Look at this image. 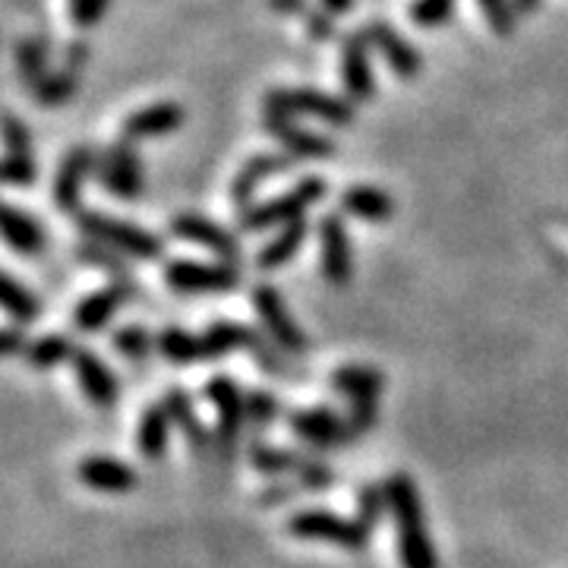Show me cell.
<instances>
[{
	"label": "cell",
	"instance_id": "6da1fadb",
	"mask_svg": "<svg viewBox=\"0 0 568 568\" xmlns=\"http://www.w3.org/2000/svg\"><path fill=\"white\" fill-rule=\"evenodd\" d=\"M388 518L395 528V549L402 568H439V552L426 528L424 503L414 477L405 470L388 474Z\"/></svg>",
	"mask_w": 568,
	"mask_h": 568
},
{
	"label": "cell",
	"instance_id": "7a4b0ae2",
	"mask_svg": "<svg viewBox=\"0 0 568 568\" xmlns=\"http://www.w3.org/2000/svg\"><path fill=\"white\" fill-rule=\"evenodd\" d=\"M205 398L215 407V458L227 465L234 462L246 433V392L234 383V376L215 373L205 383Z\"/></svg>",
	"mask_w": 568,
	"mask_h": 568
},
{
	"label": "cell",
	"instance_id": "3957f363",
	"mask_svg": "<svg viewBox=\"0 0 568 568\" xmlns=\"http://www.w3.org/2000/svg\"><path fill=\"white\" fill-rule=\"evenodd\" d=\"M325 193H328V183L323 178H304L282 196H272L265 203L241 209L237 224H241V231H265V227H284V224L301 222L313 205L323 203Z\"/></svg>",
	"mask_w": 568,
	"mask_h": 568
},
{
	"label": "cell",
	"instance_id": "277c9868",
	"mask_svg": "<svg viewBox=\"0 0 568 568\" xmlns=\"http://www.w3.org/2000/svg\"><path fill=\"white\" fill-rule=\"evenodd\" d=\"M80 231L89 237V241H99L108 250L121 253L126 260H142V263H155L162 260L164 241L142 231L140 224L121 222V219H111V215H102V212H80Z\"/></svg>",
	"mask_w": 568,
	"mask_h": 568
},
{
	"label": "cell",
	"instance_id": "5b68a950",
	"mask_svg": "<svg viewBox=\"0 0 568 568\" xmlns=\"http://www.w3.org/2000/svg\"><path fill=\"white\" fill-rule=\"evenodd\" d=\"M287 534L294 540H313V544H332V547L351 549V552H361L369 544V534L373 530L364 528L357 518H345L338 511H328V508H297L291 518H287Z\"/></svg>",
	"mask_w": 568,
	"mask_h": 568
},
{
	"label": "cell",
	"instance_id": "8992f818",
	"mask_svg": "<svg viewBox=\"0 0 568 568\" xmlns=\"http://www.w3.org/2000/svg\"><path fill=\"white\" fill-rule=\"evenodd\" d=\"M265 111L275 114H304V118H316V121L332 123V126H351L357 121V108L351 99H338L320 89H275L265 99Z\"/></svg>",
	"mask_w": 568,
	"mask_h": 568
},
{
	"label": "cell",
	"instance_id": "52a82bcc",
	"mask_svg": "<svg viewBox=\"0 0 568 568\" xmlns=\"http://www.w3.org/2000/svg\"><path fill=\"white\" fill-rule=\"evenodd\" d=\"M250 297H253V310H256V316L263 323L265 335L282 347V351H287L291 357H304L306 351H310V338H306L304 328L297 325V320L291 316L282 291L275 284L263 282L253 287Z\"/></svg>",
	"mask_w": 568,
	"mask_h": 568
},
{
	"label": "cell",
	"instance_id": "ba28073f",
	"mask_svg": "<svg viewBox=\"0 0 568 568\" xmlns=\"http://www.w3.org/2000/svg\"><path fill=\"white\" fill-rule=\"evenodd\" d=\"M287 429L313 452L345 448L357 439L345 414H338L332 407H297L287 414Z\"/></svg>",
	"mask_w": 568,
	"mask_h": 568
},
{
	"label": "cell",
	"instance_id": "9c48e42d",
	"mask_svg": "<svg viewBox=\"0 0 568 568\" xmlns=\"http://www.w3.org/2000/svg\"><path fill=\"white\" fill-rule=\"evenodd\" d=\"M164 284L178 294H231L241 287V268L227 263H164Z\"/></svg>",
	"mask_w": 568,
	"mask_h": 568
},
{
	"label": "cell",
	"instance_id": "30bf717a",
	"mask_svg": "<svg viewBox=\"0 0 568 568\" xmlns=\"http://www.w3.org/2000/svg\"><path fill=\"white\" fill-rule=\"evenodd\" d=\"M95 181L118 200L142 196L145 178H142V162L136 149H133V142L121 140L104 149L102 155L95 159Z\"/></svg>",
	"mask_w": 568,
	"mask_h": 568
},
{
	"label": "cell",
	"instance_id": "8fae6325",
	"mask_svg": "<svg viewBox=\"0 0 568 568\" xmlns=\"http://www.w3.org/2000/svg\"><path fill=\"white\" fill-rule=\"evenodd\" d=\"M171 234L181 237L186 244L205 246L209 253L219 256V263L241 265V241L234 231H227L224 224L212 222L205 215H193V212H183L178 219H171Z\"/></svg>",
	"mask_w": 568,
	"mask_h": 568
},
{
	"label": "cell",
	"instance_id": "7c38bea8",
	"mask_svg": "<svg viewBox=\"0 0 568 568\" xmlns=\"http://www.w3.org/2000/svg\"><path fill=\"white\" fill-rule=\"evenodd\" d=\"M320 265L325 282L335 287H347L354 282V250H351L345 219L338 212H328L320 219Z\"/></svg>",
	"mask_w": 568,
	"mask_h": 568
},
{
	"label": "cell",
	"instance_id": "4fadbf2b",
	"mask_svg": "<svg viewBox=\"0 0 568 568\" xmlns=\"http://www.w3.org/2000/svg\"><path fill=\"white\" fill-rule=\"evenodd\" d=\"M136 294V284H123V282H111L85 294L80 304L73 306V328L82 332V335H95L108 328V323L121 313V306Z\"/></svg>",
	"mask_w": 568,
	"mask_h": 568
},
{
	"label": "cell",
	"instance_id": "5bb4252c",
	"mask_svg": "<svg viewBox=\"0 0 568 568\" xmlns=\"http://www.w3.org/2000/svg\"><path fill=\"white\" fill-rule=\"evenodd\" d=\"M73 376H77V383H80L82 395L92 402L95 407H114L118 405V398H121V383H118V376H114V369L104 364L102 357L92 351V347H77V354H73Z\"/></svg>",
	"mask_w": 568,
	"mask_h": 568
},
{
	"label": "cell",
	"instance_id": "9a60e30c",
	"mask_svg": "<svg viewBox=\"0 0 568 568\" xmlns=\"http://www.w3.org/2000/svg\"><path fill=\"white\" fill-rule=\"evenodd\" d=\"M265 133L284 145L287 155L304 159V162H328L335 155V142L325 140L320 133H310L304 126H294L287 114L265 111Z\"/></svg>",
	"mask_w": 568,
	"mask_h": 568
},
{
	"label": "cell",
	"instance_id": "2e32d148",
	"mask_svg": "<svg viewBox=\"0 0 568 568\" xmlns=\"http://www.w3.org/2000/svg\"><path fill=\"white\" fill-rule=\"evenodd\" d=\"M77 477H80L82 487L92 489V493H104V496L133 493L140 484L136 467L118 462V458H108V455H85L77 465Z\"/></svg>",
	"mask_w": 568,
	"mask_h": 568
},
{
	"label": "cell",
	"instance_id": "e0dca14e",
	"mask_svg": "<svg viewBox=\"0 0 568 568\" xmlns=\"http://www.w3.org/2000/svg\"><path fill=\"white\" fill-rule=\"evenodd\" d=\"M162 402L168 405V410H171V420H174L178 429L183 433L190 452H193L200 462L212 458V455H215V433L205 429L203 417H200V410L193 405V395L183 386H171L164 392Z\"/></svg>",
	"mask_w": 568,
	"mask_h": 568
},
{
	"label": "cell",
	"instance_id": "ac0fdd59",
	"mask_svg": "<svg viewBox=\"0 0 568 568\" xmlns=\"http://www.w3.org/2000/svg\"><path fill=\"white\" fill-rule=\"evenodd\" d=\"M342 82L351 102H369L376 95V80H373V67H369V41L364 29L351 32L342 41Z\"/></svg>",
	"mask_w": 568,
	"mask_h": 568
},
{
	"label": "cell",
	"instance_id": "d6986e66",
	"mask_svg": "<svg viewBox=\"0 0 568 568\" xmlns=\"http://www.w3.org/2000/svg\"><path fill=\"white\" fill-rule=\"evenodd\" d=\"M364 36L369 41V48H376L386 63L392 67V73L398 80H414L420 73V54L414 51V44L405 41L386 20H369L364 26Z\"/></svg>",
	"mask_w": 568,
	"mask_h": 568
},
{
	"label": "cell",
	"instance_id": "ffe728a7",
	"mask_svg": "<svg viewBox=\"0 0 568 568\" xmlns=\"http://www.w3.org/2000/svg\"><path fill=\"white\" fill-rule=\"evenodd\" d=\"M95 174V155L89 145H77L67 152L61 171H58V181H54V203L67 215H77L82 203V186L85 181Z\"/></svg>",
	"mask_w": 568,
	"mask_h": 568
},
{
	"label": "cell",
	"instance_id": "44dd1931",
	"mask_svg": "<svg viewBox=\"0 0 568 568\" xmlns=\"http://www.w3.org/2000/svg\"><path fill=\"white\" fill-rule=\"evenodd\" d=\"M294 155H282V152H265V155H253L250 162L237 171V178L231 183V200L246 209V205H253V196H256V190L263 186L268 178H275V174H284V171H291L294 168Z\"/></svg>",
	"mask_w": 568,
	"mask_h": 568
},
{
	"label": "cell",
	"instance_id": "7402d4cb",
	"mask_svg": "<svg viewBox=\"0 0 568 568\" xmlns=\"http://www.w3.org/2000/svg\"><path fill=\"white\" fill-rule=\"evenodd\" d=\"M183 123V108L174 102H159L142 108L136 114H130L123 121L121 140L136 142V140H155V136H168L174 133Z\"/></svg>",
	"mask_w": 568,
	"mask_h": 568
},
{
	"label": "cell",
	"instance_id": "603a6c76",
	"mask_svg": "<svg viewBox=\"0 0 568 568\" xmlns=\"http://www.w3.org/2000/svg\"><path fill=\"white\" fill-rule=\"evenodd\" d=\"M85 61H89V48H85V41H77V44L67 51L63 70L48 73V80L41 82L39 89H32L41 108H58V104L67 102V99L80 89V73L82 67H85Z\"/></svg>",
	"mask_w": 568,
	"mask_h": 568
},
{
	"label": "cell",
	"instance_id": "cb8c5ba5",
	"mask_svg": "<svg viewBox=\"0 0 568 568\" xmlns=\"http://www.w3.org/2000/svg\"><path fill=\"white\" fill-rule=\"evenodd\" d=\"M171 410L164 402H149L140 417V429H136V448L145 462L159 465L164 455H168V446H171Z\"/></svg>",
	"mask_w": 568,
	"mask_h": 568
},
{
	"label": "cell",
	"instance_id": "d4e9b609",
	"mask_svg": "<svg viewBox=\"0 0 568 568\" xmlns=\"http://www.w3.org/2000/svg\"><path fill=\"white\" fill-rule=\"evenodd\" d=\"M328 383L347 402H379L386 392V376L364 364L338 366Z\"/></svg>",
	"mask_w": 568,
	"mask_h": 568
},
{
	"label": "cell",
	"instance_id": "484cf974",
	"mask_svg": "<svg viewBox=\"0 0 568 568\" xmlns=\"http://www.w3.org/2000/svg\"><path fill=\"white\" fill-rule=\"evenodd\" d=\"M246 458H250V465H253L256 474L272 477V480H282V477H301V470H304L306 462L313 458V452H297V448L253 443Z\"/></svg>",
	"mask_w": 568,
	"mask_h": 568
},
{
	"label": "cell",
	"instance_id": "4316f807",
	"mask_svg": "<svg viewBox=\"0 0 568 568\" xmlns=\"http://www.w3.org/2000/svg\"><path fill=\"white\" fill-rule=\"evenodd\" d=\"M306 237H310V224H306V219L278 227V234L256 253V268H260V272H278V268H284L287 263H294L297 253L304 250Z\"/></svg>",
	"mask_w": 568,
	"mask_h": 568
},
{
	"label": "cell",
	"instance_id": "83f0119b",
	"mask_svg": "<svg viewBox=\"0 0 568 568\" xmlns=\"http://www.w3.org/2000/svg\"><path fill=\"white\" fill-rule=\"evenodd\" d=\"M342 212L361 219V222L383 224L395 215V200L388 196L386 190H379V186L357 183V186H347L345 193H342Z\"/></svg>",
	"mask_w": 568,
	"mask_h": 568
},
{
	"label": "cell",
	"instance_id": "f1b7e54d",
	"mask_svg": "<svg viewBox=\"0 0 568 568\" xmlns=\"http://www.w3.org/2000/svg\"><path fill=\"white\" fill-rule=\"evenodd\" d=\"M3 241L20 256H39L41 250L48 246V237H44V227H41L39 219H32L29 212H22L17 205L3 209Z\"/></svg>",
	"mask_w": 568,
	"mask_h": 568
},
{
	"label": "cell",
	"instance_id": "f546056e",
	"mask_svg": "<svg viewBox=\"0 0 568 568\" xmlns=\"http://www.w3.org/2000/svg\"><path fill=\"white\" fill-rule=\"evenodd\" d=\"M246 338H250V325L234 323V320L209 323L203 335H200L203 364H219L224 357H231L234 351H246Z\"/></svg>",
	"mask_w": 568,
	"mask_h": 568
},
{
	"label": "cell",
	"instance_id": "4dcf8cb0",
	"mask_svg": "<svg viewBox=\"0 0 568 568\" xmlns=\"http://www.w3.org/2000/svg\"><path fill=\"white\" fill-rule=\"evenodd\" d=\"M73 354H77V347L70 342V335H63V332H44L36 342H29L22 357H26V364L32 366L36 373H48V369H58L67 361H73Z\"/></svg>",
	"mask_w": 568,
	"mask_h": 568
},
{
	"label": "cell",
	"instance_id": "1f68e13d",
	"mask_svg": "<svg viewBox=\"0 0 568 568\" xmlns=\"http://www.w3.org/2000/svg\"><path fill=\"white\" fill-rule=\"evenodd\" d=\"M159 354L171 366H193L203 361L200 335L186 332L183 325H164L159 332Z\"/></svg>",
	"mask_w": 568,
	"mask_h": 568
},
{
	"label": "cell",
	"instance_id": "d6a6232c",
	"mask_svg": "<svg viewBox=\"0 0 568 568\" xmlns=\"http://www.w3.org/2000/svg\"><path fill=\"white\" fill-rule=\"evenodd\" d=\"M246 351H250V357H253V361L260 364V369H265L268 376H278V379H294V376H297V369H294V364H291L294 357L275 345L265 332H256L253 325H250Z\"/></svg>",
	"mask_w": 568,
	"mask_h": 568
},
{
	"label": "cell",
	"instance_id": "836d02e7",
	"mask_svg": "<svg viewBox=\"0 0 568 568\" xmlns=\"http://www.w3.org/2000/svg\"><path fill=\"white\" fill-rule=\"evenodd\" d=\"M0 304L7 310V316L17 325L36 323L41 316V301L26 287V284L17 282V275H3V294H0Z\"/></svg>",
	"mask_w": 568,
	"mask_h": 568
},
{
	"label": "cell",
	"instance_id": "e575fe53",
	"mask_svg": "<svg viewBox=\"0 0 568 568\" xmlns=\"http://www.w3.org/2000/svg\"><path fill=\"white\" fill-rule=\"evenodd\" d=\"M111 345H114V351L121 354L123 361H130V364H142V361H149V357H152V351H159V335H152L145 325L130 323V325H121V328H114Z\"/></svg>",
	"mask_w": 568,
	"mask_h": 568
},
{
	"label": "cell",
	"instance_id": "d590c367",
	"mask_svg": "<svg viewBox=\"0 0 568 568\" xmlns=\"http://www.w3.org/2000/svg\"><path fill=\"white\" fill-rule=\"evenodd\" d=\"M282 417V402L268 388H250L246 392V433L263 436L268 426Z\"/></svg>",
	"mask_w": 568,
	"mask_h": 568
},
{
	"label": "cell",
	"instance_id": "8d00e7d4",
	"mask_svg": "<svg viewBox=\"0 0 568 568\" xmlns=\"http://www.w3.org/2000/svg\"><path fill=\"white\" fill-rule=\"evenodd\" d=\"M77 253H80V260L85 265L104 268V272L111 275V282L133 284V272H130V265H126V256L114 253V250H108V246L99 244V241H85Z\"/></svg>",
	"mask_w": 568,
	"mask_h": 568
},
{
	"label": "cell",
	"instance_id": "74e56055",
	"mask_svg": "<svg viewBox=\"0 0 568 568\" xmlns=\"http://www.w3.org/2000/svg\"><path fill=\"white\" fill-rule=\"evenodd\" d=\"M388 515V489L386 484H364V487L357 489V521L364 525V528H379L383 525V518Z\"/></svg>",
	"mask_w": 568,
	"mask_h": 568
},
{
	"label": "cell",
	"instance_id": "f35d334b",
	"mask_svg": "<svg viewBox=\"0 0 568 568\" xmlns=\"http://www.w3.org/2000/svg\"><path fill=\"white\" fill-rule=\"evenodd\" d=\"M20 70L22 80L32 89H39L48 80V63H44V48L39 41H20Z\"/></svg>",
	"mask_w": 568,
	"mask_h": 568
},
{
	"label": "cell",
	"instance_id": "ab89813d",
	"mask_svg": "<svg viewBox=\"0 0 568 568\" xmlns=\"http://www.w3.org/2000/svg\"><path fill=\"white\" fill-rule=\"evenodd\" d=\"M452 13H455V0H414L410 3V20L424 29L443 26L452 20Z\"/></svg>",
	"mask_w": 568,
	"mask_h": 568
},
{
	"label": "cell",
	"instance_id": "60d3db41",
	"mask_svg": "<svg viewBox=\"0 0 568 568\" xmlns=\"http://www.w3.org/2000/svg\"><path fill=\"white\" fill-rule=\"evenodd\" d=\"M3 181L10 183V186H32L36 183L32 152H7V159H3Z\"/></svg>",
	"mask_w": 568,
	"mask_h": 568
},
{
	"label": "cell",
	"instance_id": "b9f144b4",
	"mask_svg": "<svg viewBox=\"0 0 568 568\" xmlns=\"http://www.w3.org/2000/svg\"><path fill=\"white\" fill-rule=\"evenodd\" d=\"M297 484H301V489H310V493H325V489L335 487V470L320 455H313L304 470H301Z\"/></svg>",
	"mask_w": 568,
	"mask_h": 568
},
{
	"label": "cell",
	"instance_id": "7bdbcfd3",
	"mask_svg": "<svg viewBox=\"0 0 568 568\" xmlns=\"http://www.w3.org/2000/svg\"><path fill=\"white\" fill-rule=\"evenodd\" d=\"M477 7L484 10L489 29L496 36H511V29H515V7H511V0H477Z\"/></svg>",
	"mask_w": 568,
	"mask_h": 568
},
{
	"label": "cell",
	"instance_id": "ee69618b",
	"mask_svg": "<svg viewBox=\"0 0 568 568\" xmlns=\"http://www.w3.org/2000/svg\"><path fill=\"white\" fill-rule=\"evenodd\" d=\"M347 424L354 429V436L361 439L373 426L379 424V402H347Z\"/></svg>",
	"mask_w": 568,
	"mask_h": 568
},
{
	"label": "cell",
	"instance_id": "f6af8a7d",
	"mask_svg": "<svg viewBox=\"0 0 568 568\" xmlns=\"http://www.w3.org/2000/svg\"><path fill=\"white\" fill-rule=\"evenodd\" d=\"M108 3H111V0H73V3H70L73 26H80V29H92V26L104 17Z\"/></svg>",
	"mask_w": 568,
	"mask_h": 568
},
{
	"label": "cell",
	"instance_id": "bcb514c9",
	"mask_svg": "<svg viewBox=\"0 0 568 568\" xmlns=\"http://www.w3.org/2000/svg\"><path fill=\"white\" fill-rule=\"evenodd\" d=\"M306 32L313 41H332L335 39V22H332V13L328 10H306Z\"/></svg>",
	"mask_w": 568,
	"mask_h": 568
},
{
	"label": "cell",
	"instance_id": "7dc6e473",
	"mask_svg": "<svg viewBox=\"0 0 568 568\" xmlns=\"http://www.w3.org/2000/svg\"><path fill=\"white\" fill-rule=\"evenodd\" d=\"M3 142H7V152H32L29 130L13 114H7V123H3Z\"/></svg>",
	"mask_w": 568,
	"mask_h": 568
},
{
	"label": "cell",
	"instance_id": "c3c4849f",
	"mask_svg": "<svg viewBox=\"0 0 568 568\" xmlns=\"http://www.w3.org/2000/svg\"><path fill=\"white\" fill-rule=\"evenodd\" d=\"M297 489H301L297 480H272V484L260 493V503H263L265 508H272L275 503H287Z\"/></svg>",
	"mask_w": 568,
	"mask_h": 568
},
{
	"label": "cell",
	"instance_id": "681fc988",
	"mask_svg": "<svg viewBox=\"0 0 568 568\" xmlns=\"http://www.w3.org/2000/svg\"><path fill=\"white\" fill-rule=\"evenodd\" d=\"M26 347H29V342H26V328H20V325L3 328V354H7V357H20V354H26Z\"/></svg>",
	"mask_w": 568,
	"mask_h": 568
},
{
	"label": "cell",
	"instance_id": "f907efd6",
	"mask_svg": "<svg viewBox=\"0 0 568 568\" xmlns=\"http://www.w3.org/2000/svg\"><path fill=\"white\" fill-rule=\"evenodd\" d=\"M272 3V10H278V13H287V17H304L306 10V0H268Z\"/></svg>",
	"mask_w": 568,
	"mask_h": 568
},
{
	"label": "cell",
	"instance_id": "816d5d0a",
	"mask_svg": "<svg viewBox=\"0 0 568 568\" xmlns=\"http://www.w3.org/2000/svg\"><path fill=\"white\" fill-rule=\"evenodd\" d=\"M320 3H323V10H328L332 17H345V13L354 10L357 0H320Z\"/></svg>",
	"mask_w": 568,
	"mask_h": 568
},
{
	"label": "cell",
	"instance_id": "f5cc1de1",
	"mask_svg": "<svg viewBox=\"0 0 568 568\" xmlns=\"http://www.w3.org/2000/svg\"><path fill=\"white\" fill-rule=\"evenodd\" d=\"M537 3H540V0H511L515 13H534V10H537Z\"/></svg>",
	"mask_w": 568,
	"mask_h": 568
},
{
	"label": "cell",
	"instance_id": "db71d44e",
	"mask_svg": "<svg viewBox=\"0 0 568 568\" xmlns=\"http://www.w3.org/2000/svg\"><path fill=\"white\" fill-rule=\"evenodd\" d=\"M70 3H73V0H70Z\"/></svg>",
	"mask_w": 568,
	"mask_h": 568
}]
</instances>
